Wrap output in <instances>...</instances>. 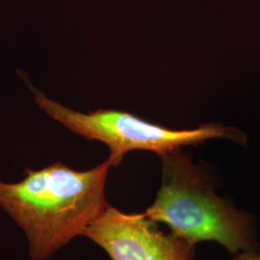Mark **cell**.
<instances>
[{
    "mask_svg": "<svg viewBox=\"0 0 260 260\" xmlns=\"http://www.w3.org/2000/svg\"><path fill=\"white\" fill-rule=\"evenodd\" d=\"M38 106L76 135L100 141L110 150L112 167L121 165L130 151L146 150L160 155L211 139H229L246 147L248 137L237 127L207 123L194 129L174 130L145 121L127 112L98 110L83 114L48 99L31 84Z\"/></svg>",
    "mask_w": 260,
    "mask_h": 260,
    "instance_id": "cell-3",
    "label": "cell"
},
{
    "mask_svg": "<svg viewBox=\"0 0 260 260\" xmlns=\"http://www.w3.org/2000/svg\"><path fill=\"white\" fill-rule=\"evenodd\" d=\"M107 159L79 172L57 162L26 169L22 180H0V207L18 223L28 241L31 260H46L85 231L109 206L105 184Z\"/></svg>",
    "mask_w": 260,
    "mask_h": 260,
    "instance_id": "cell-1",
    "label": "cell"
},
{
    "mask_svg": "<svg viewBox=\"0 0 260 260\" xmlns=\"http://www.w3.org/2000/svg\"><path fill=\"white\" fill-rule=\"evenodd\" d=\"M111 260H194L195 245L160 230L145 213L109 205L84 233Z\"/></svg>",
    "mask_w": 260,
    "mask_h": 260,
    "instance_id": "cell-4",
    "label": "cell"
},
{
    "mask_svg": "<svg viewBox=\"0 0 260 260\" xmlns=\"http://www.w3.org/2000/svg\"><path fill=\"white\" fill-rule=\"evenodd\" d=\"M233 260H260V251H248L233 255Z\"/></svg>",
    "mask_w": 260,
    "mask_h": 260,
    "instance_id": "cell-5",
    "label": "cell"
},
{
    "mask_svg": "<svg viewBox=\"0 0 260 260\" xmlns=\"http://www.w3.org/2000/svg\"><path fill=\"white\" fill-rule=\"evenodd\" d=\"M159 157L161 185L144 213L195 246L217 242L233 255L260 251L255 217L217 195L189 154L177 149Z\"/></svg>",
    "mask_w": 260,
    "mask_h": 260,
    "instance_id": "cell-2",
    "label": "cell"
}]
</instances>
